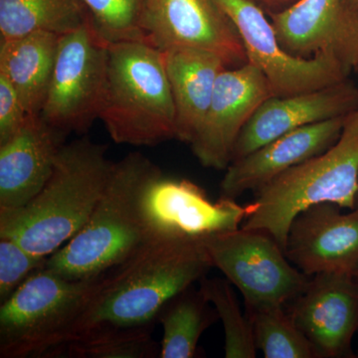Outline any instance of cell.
I'll return each mask as SVG.
<instances>
[{
    "instance_id": "obj_1",
    "label": "cell",
    "mask_w": 358,
    "mask_h": 358,
    "mask_svg": "<svg viewBox=\"0 0 358 358\" xmlns=\"http://www.w3.org/2000/svg\"><path fill=\"white\" fill-rule=\"evenodd\" d=\"M213 267L202 240L155 238L99 277L64 345L152 334L162 308Z\"/></svg>"
},
{
    "instance_id": "obj_2",
    "label": "cell",
    "mask_w": 358,
    "mask_h": 358,
    "mask_svg": "<svg viewBox=\"0 0 358 358\" xmlns=\"http://www.w3.org/2000/svg\"><path fill=\"white\" fill-rule=\"evenodd\" d=\"M108 147L87 136L65 143L50 178L24 206L0 210V238L49 257L84 227L114 169Z\"/></svg>"
},
{
    "instance_id": "obj_3",
    "label": "cell",
    "mask_w": 358,
    "mask_h": 358,
    "mask_svg": "<svg viewBox=\"0 0 358 358\" xmlns=\"http://www.w3.org/2000/svg\"><path fill=\"white\" fill-rule=\"evenodd\" d=\"M162 171L140 152H129L114 169L102 196L79 232L47 259L45 267L72 281L102 275L154 239L145 199Z\"/></svg>"
},
{
    "instance_id": "obj_4",
    "label": "cell",
    "mask_w": 358,
    "mask_h": 358,
    "mask_svg": "<svg viewBox=\"0 0 358 358\" xmlns=\"http://www.w3.org/2000/svg\"><path fill=\"white\" fill-rule=\"evenodd\" d=\"M99 120L121 145L155 147L176 138V107L164 52L141 41L108 45Z\"/></svg>"
},
{
    "instance_id": "obj_5",
    "label": "cell",
    "mask_w": 358,
    "mask_h": 358,
    "mask_svg": "<svg viewBox=\"0 0 358 358\" xmlns=\"http://www.w3.org/2000/svg\"><path fill=\"white\" fill-rule=\"evenodd\" d=\"M358 189V109L346 117L338 140L256 192L254 211L241 227L263 230L285 250L294 218L310 205L355 208Z\"/></svg>"
},
{
    "instance_id": "obj_6",
    "label": "cell",
    "mask_w": 358,
    "mask_h": 358,
    "mask_svg": "<svg viewBox=\"0 0 358 358\" xmlns=\"http://www.w3.org/2000/svg\"><path fill=\"white\" fill-rule=\"evenodd\" d=\"M99 277L72 281L46 267L0 307V357H53L95 291Z\"/></svg>"
},
{
    "instance_id": "obj_7",
    "label": "cell",
    "mask_w": 358,
    "mask_h": 358,
    "mask_svg": "<svg viewBox=\"0 0 358 358\" xmlns=\"http://www.w3.org/2000/svg\"><path fill=\"white\" fill-rule=\"evenodd\" d=\"M202 243L212 266L239 289L246 308L287 306L310 281L265 231L240 227L205 238Z\"/></svg>"
},
{
    "instance_id": "obj_8",
    "label": "cell",
    "mask_w": 358,
    "mask_h": 358,
    "mask_svg": "<svg viewBox=\"0 0 358 358\" xmlns=\"http://www.w3.org/2000/svg\"><path fill=\"white\" fill-rule=\"evenodd\" d=\"M108 45L90 20L61 35L50 86L41 117L66 134H84L100 117L106 79Z\"/></svg>"
},
{
    "instance_id": "obj_9",
    "label": "cell",
    "mask_w": 358,
    "mask_h": 358,
    "mask_svg": "<svg viewBox=\"0 0 358 358\" xmlns=\"http://www.w3.org/2000/svg\"><path fill=\"white\" fill-rule=\"evenodd\" d=\"M236 28L248 62L267 78L274 96L313 91L348 79V70L327 56L296 58L282 48L272 22L250 0H214Z\"/></svg>"
},
{
    "instance_id": "obj_10",
    "label": "cell",
    "mask_w": 358,
    "mask_h": 358,
    "mask_svg": "<svg viewBox=\"0 0 358 358\" xmlns=\"http://www.w3.org/2000/svg\"><path fill=\"white\" fill-rule=\"evenodd\" d=\"M145 42L164 52L197 49L228 68L248 62L236 28L214 0H143Z\"/></svg>"
},
{
    "instance_id": "obj_11",
    "label": "cell",
    "mask_w": 358,
    "mask_h": 358,
    "mask_svg": "<svg viewBox=\"0 0 358 358\" xmlns=\"http://www.w3.org/2000/svg\"><path fill=\"white\" fill-rule=\"evenodd\" d=\"M253 202L221 197L211 201L188 179L166 178L152 183L145 199V215L152 238H205L237 230L254 211Z\"/></svg>"
},
{
    "instance_id": "obj_12",
    "label": "cell",
    "mask_w": 358,
    "mask_h": 358,
    "mask_svg": "<svg viewBox=\"0 0 358 358\" xmlns=\"http://www.w3.org/2000/svg\"><path fill=\"white\" fill-rule=\"evenodd\" d=\"M274 96L267 78L247 62L220 73L210 106L189 145L200 164L226 171L245 124L264 101Z\"/></svg>"
},
{
    "instance_id": "obj_13",
    "label": "cell",
    "mask_w": 358,
    "mask_h": 358,
    "mask_svg": "<svg viewBox=\"0 0 358 358\" xmlns=\"http://www.w3.org/2000/svg\"><path fill=\"white\" fill-rule=\"evenodd\" d=\"M268 17L289 55L327 56L348 72L358 67V11L346 0H299Z\"/></svg>"
},
{
    "instance_id": "obj_14",
    "label": "cell",
    "mask_w": 358,
    "mask_h": 358,
    "mask_svg": "<svg viewBox=\"0 0 358 358\" xmlns=\"http://www.w3.org/2000/svg\"><path fill=\"white\" fill-rule=\"evenodd\" d=\"M289 313L319 358L355 357L358 333L357 275L322 273L288 303Z\"/></svg>"
},
{
    "instance_id": "obj_15",
    "label": "cell",
    "mask_w": 358,
    "mask_h": 358,
    "mask_svg": "<svg viewBox=\"0 0 358 358\" xmlns=\"http://www.w3.org/2000/svg\"><path fill=\"white\" fill-rule=\"evenodd\" d=\"M320 202L301 211L289 226L286 253L307 275L358 273V208Z\"/></svg>"
},
{
    "instance_id": "obj_16",
    "label": "cell",
    "mask_w": 358,
    "mask_h": 358,
    "mask_svg": "<svg viewBox=\"0 0 358 358\" xmlns=\"http://www.w3.org/2000/svg\"><path fill=\"white\" fill-rule=\"evenodd\" d=\"M357 109L358 90L348 79L313 91L270 96L245 124L231 162L294 129L345 117Z\"/></svg>"
},
{
    "instance_id": "obj_17",
    "label": "cell",
    "mask_w": 358,
    "mask_h": 358,
    "mask_svg": "<svg viewBox=\"0 0 358 358\" xmlns=\"http://www.w3.org/2000/svg\"><path fill=\"white\" fill-rule=\"evenodd\" d=\"M348 115L294 129L231 162L221 181L220 196L237 199L245 192H258L293 167L326 152L338 140Z\"/></svg>"
},
{
    "instance_id": "obj_18",
    "label": "cell",
    "mask_w": 358,
    "mask_h": 358,
    "mask_svg": "<svg viewBox=\"0 0 358 358\" xmlns=\"http://www.w3.org/2000/svg\"><path fill=\"white\" fill-rule=\"evenodd\" d=\"M66 136L41 115H29L22 128L0 145V210L20 208L41 192Z\"/></svg>"
},
{
    "instance_id": "obj_19",
    "label": "cell",
    "mask_w": 358,
    "mask_h": 358,
    "mask_svg": "<svg viewBox=\"0 0 358 358\" xmlns=\"http://www.w3.org/2000/svg\"><path fill=\"white\" fill-rule=\"evenodd\" d=\"M176 115V140L189 145L203 122L220 73L222 59L197 49L164 52Z\"/></svg>"
},
{
    "instance_id": "obj_20",
    "label": "cell",
    "mask_w": 358,
    "mask_h": 358,
    "mask_svg": "<svg viewBox=\"0 0 358 358\" xmlns=\"http://www.w3.org/2000/svg\"><path fill=\"white\" fill-rule=\"evenodd\" d=\"M60 37L37 31L0 43V75L13 85L29 115H38L43 108Z\"/></svg>"
},
{
    "instance_id": "obj_21",
    "label": "cell",
    "mask_w": 358,
    "mask_h": 358,
    "mask_svg": "<svg viewBox=\"0 0 358 358\" xmlns=\"http://www.w3.org/2000/svg\"><path fill=\"white\" fill-rule=\"evenodd\" d=\"M202 292L192 287L174 296L160 310L157 322L164 329L160 358H192L197 355L202 334L218 317Z\"/></svg>"
},
{
    "instance_id": "obj_22",
    "label": "cell",
    "mask_w": 358,
    "mask_h": 358,
    "mask_svg": "<svg viewBox=\"0 0 358 358\" xmlns=\"http://www.w3.org/2000/svg\"><path fill=\"white\" fill-rule=\"evenodd\" d=\"M89 20L81 0H0L1 40L37 31L64 35Z\"/></svg>"
},
{
    "instance_id": "obj_23",
    "label": "cell",
    "mask_w": 358,
    "mask_h": 358,
    "mask_svg": "<svg viewBox=\"0 0 358 358\" xmlns=\"http://www.w3.org/2000/svg\"><path fill=\"white\" fill-rule=\"evenodd\" d=\"M286 307L271 305L246 308L257 350L265 358H319Z\"/></svg>"
},
{
    "instance_id": "obj_24",
    "label": "cell",
    "mask_w": 358,
    "mask_h": 358,
    "mask_svg": "<svg viewBox=\"0 0 358 358\" xmlns=\"http://www.w3.org/2000/svg\"><path fill=\"white\" fill-rule=\"evenodd\" d=\"M200 291L213 306L223 324L226 358L256 357L257 348L248 315L242 312L232 284L228 280H200Z\"/></svg>"
},
{
    "instance_id": "obj_25",
    "label": "cell",
    "mask_w": 358,
    "mask_h": 358,
    "mask_svg": "<svg viewBox=\"0 0 358 358\" xmlns=\"http://www.w3.org/2000/svg\"><path fill=\"white\" fill-rule=\"evenodd\" d=\"M81 1L88 11L92 27L106 44L145 42L143 28V0Z\"/></svg>"
},
{
    "instance_id": "obj_26",
    "label": "cell",
    "mask_w": 358,
    "mask_h": 358,
    "mask_svg": "<svg viewBox=\"0 0 358 358\" xmlns=\"http://www.w3.org/2000/svg\"><path fill=\"white\" fill-rule=\"evenodd\" d=\"M159 352L160 345L152 334H128L87 345H68L57 357L155 358L159 357Z\"/></svg>"
},
{
    "instance_id": "obj_27",
    "label": "cell",
    "mask_w": 358,
    "mask_h": 358,
    "mask_svg": "<svg viewBox=\"0 0 358 358\" xmlns=\"http://www.w3.org/2000/svg\"><path fill=\"white\" fill-rule=\"evenodd\" d=\"M47 259L27 251L14 240L0 238V305L45 267Z\"/></svg>"
},
{
    "instance_id": "obj_28",
    "label": "cell",
    "mask_w": 358,
    "mask_h": 358,
    "mask_svg": "<svg viewBox=\"0 0 358 358\" xmlns=\"http://www.w3.org/2000/svg\"><path fill=\"white\" fill-rule=\"evenodd\" d=\"M28 117L29 114L13 85L0 75V145L10 140Z\"/></svg>"
},
{
    "instance_id": "obj_29",
    "label": "cell",
    "mask_w": 358,
    "mask_h": 358,
    "mask_svg": "<svg viewBox=\"0 0 358 358\" xmlns=\"http://www.w3.org/2000/svg\"><path fill=\"white\" fill-rule=\"evenodd\" d=\"M250 1L260 7L267 15L271 16L286 10L299 0H250Z\"/></svg>"
},
{
    "instance_id": "obj_30",
    "label": "cell",
    "mask_w": 358,
    "mask_h": 358,
    "mask_svg": "<svg viewBox=\"0 0 358 358\" xmlns=\"http://www.w3.org/2000/svg\"><path fill=\"white\" fill-rule=\"evenodd\" d=\"M350 6H352L353 8L357 9L358 11V0H346Z\"/></svg>"
},
{
    "instance_id": "obj_31",
    "label": "cell",
    "mask_w": 358,
    "mask_h": 358,
    "mask_svg": "<svg viewBox=\"0 0 358 358\" xmlns=\"http://www.w3.org/2000/svg\"><path fill=\"white\" fill-rule=\"evenodd\" d=\"M355 208H358V189L357 193V199H355Z\"/></svg>"
},
{
    "instance_id": "obj_32",
    "label": "cell",
    "mask_w": 358,
    "mask_h": 358,
    "mask_svg": "<svg viewBox=\"0 0 358 358\" xmlns=\"http://www.w3.org/2000/svg\"><path fill=\"white\" fill-rule=\"evenodd\" d=\"M357 279H358V273H357Z\"/></svg>"
}]
</instances>
